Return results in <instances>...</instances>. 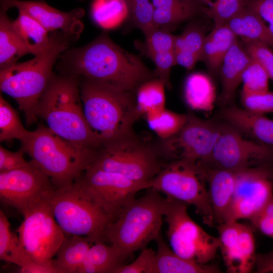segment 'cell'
Wrapping results in <instances>:
<instances>
[{"label":"cell","mask_w":273,"mask_h":273,"mask_svg":"<svg viewBox=\"0 0 273 273\" xmlns=\"http://www.w3.org/2000/svg\"><path fill=\"white\" fill-rule=\"evenodd\" d=\"M198 5H208L211 0H193Z\"/></svg>","instance_id":"f907efd6"},{"label":"cell","mask_w":273,"mask_h":273,"mask_svg":"<svg viewBox=\"0 0 273 273\" xmlns=\"http://www.w3.org/2000/svg\"><path fill=\"white\" fill-rule=\"evenodd\" d=\"M165 87L163 82L157 78L146 81L139 87L135 98L140 116L165 109Z\"/></svg>","instance_id":"d6a6232c"},{"label":"cell","mask_w":273,"mask_h":273,"mask_svg":"<svg viewBox=\"0 0 273 273\" xmlns=\"http://www.w3.org/2000/svg\"><path fill=\"white\" fill-rule=\"evenodd\" d=\"M90 14L100 27L109 30L120 26L130 15L127 0H93Z\"/></svg>","instance_id":"1f68e13d"},{"label":"cell","mask_w":273,"mask_h":273,"mask_svg":"<svg viewBox=\"0 0 273 273\" xmlns=\"http://www.w3.org/2000/svg\"><path fill=\"white\" fill-rule=\"evenodd\" d=\"M157 28L168 29L195 16L199 7L193 0H152Z\"/></svg>","instance_id":"d4e9b609"},{"label":"cell","mask_w":273,"mask_h":273,"mask_svg":"<svg viewBox=\"0 0 273 273\" xmlns=\"http://www.w3.org/2000/svg\"><path fill=\"white\" fill-rule=\"evenodd\" d=\"M167 162L159 147L144 142L133 132L101 147L90 166L148 183Z\"/></svg>","instance_id":"9c48e42d"},{"label":"cell","mask_w":273,"mask_h":273,"mask_svg":"<svg viewBox=\"0 0 273 273\" xmlns=\"http://www.w3.org/2000/svg\"><path fill=\"white\" fill-rule=\"evenodd\" d=\"M92 242L87 238L65 236L52 262L55 273H77Z\"/></svg>","instance_id":"cb8c5ba5"},{"label":"cell","mask_w":273,"mask_h":273,"mask_svg":"<svg viewBox=\"0 0 273 273\" xmlns=\"http://www.w3.org/2000/svg\"><path fill=\"white\" fill-rule=\"evenodd\" d=\"M272 159V147L244 139L240 132L230 125L221 126L211 155L200 163L210 168L238 171Z\"/></svg>","instance_id":"5bb4252c"},{"label":"cell","mask_w":273,"mask_h":273,"mask_svg":"<svg viewBox=\"0 0 273 273\" xmlns=\"http://www.w3.org/2000/svg\"><path fill=\"white\" fill-rule=\"evenodd\" d=\"M146 118L150 128L161 140H164L180 131L187 120L188 114H179L164 109L146 115Z\"/></svg>","instance_id":"e575fe53"},{"label":"cell","mask_w":273,"mask_h":273,"mask_svg":"<svg viewBox=\"0 0 273 273\" xmlns=\"http://www.w3.org/2000/svg\"><path fill=\"white\" fill-rule=\"evenodd\" d=\"M241 101L244 108L252 112L261 114L273 113V92H242Z\"/></svg>","instance_id":"b9f144b4"},{"label":"cell","mask_w":273,"mask_h":273,"mask_svg":"<svg viewBox=\"0 0 273 273\" xmlns=\"http://www.w3.org/2000/svg\"><path fill=\"white\" fill-rule=\"evenodd\" d=\"M1 6L8 10L16 8L37 21L49 32L60 31L79 37L83 25L81 21L84 10L80 8L68 12L55 9L43 0H1Z\"/></svg>","instance_id":"e0dca14e"},{"label":"cell","mask_w":273,"mask_h":273,"mask_svg":"<svg viewBox=\"0 0 273 273\" xmlns=\"http://www.w3.org/2000/svg\"><path fill=\"white\" fill-rule=\"evenodd\" d=\"M206 35L202 27L196 24H189L174 39V51H185L203 59V46Z\"/></svg>","instance_id":"d590c367"},{"label":"cell","mask_w":273,"mask_h":273,"mask_svg":"<svg viewBox=\"0 0 273 273\" xmlns=\"http://www.w3.org/2000/svg\"><path fill=\"white\" fill-rule=\"evenodd\" d=\"M174 52L175 63L185 68L192 69L196 63L200 61V58L195 54L185 51Z\"/></svg>","instance_id":"681fc988"},{"label":"cell","mask_w":273,"mask_h":273,"mask_svg":"<svg viewBox=\"0 0 273 273\" xmlns=\"http://www.w3.org/2000/svg\"><path fill=\"white\" fill-rule=\"evenodd\" d=\"M145 37L144 50L149 57L155 53L174 51L175 35L168 29L156 28Z\"/></svg>","instance_id":"ab89813d"},{"label":"cell","mask_w":273,"mask_h":273,"mask_svg":"<svg viewBox=\"0 0 273 273\" xmlns=\"http://www.w3.org/2000/svg\"><path fill=\"white\" fill-rule=\"evenodd\" d=\"M149 189L129 202L106 229L105 242L116 247L124 259L147 247L161 233L166 198L159 191Z\"/></svg>","instance_id":"8992f818"},{"label":"cell","mask_w":273,"mask_h":273,"mask_svg":"<svg viewBox=\"0 0 273 273\" xmlns=\"http://www.w3.org/2000/svg\"><path fill=\"white\" fill-rule=\"evenodd\" d=\"M78 38L62 31L53 32L49 45L41 53L31 60L0 70L1 90L17 102L27 126L37 122V107L53 75L55 64Z\"/></svg>","instance_id":"7a4b0ae2"},{"label":"cell","mask_w":273,"mask_h":273,"mask_svg":"<svg viewBox=\"0 0 273 273\" xmlns=\"http://www.w3.org/2000/svg\"><path fill=\"white\" fill-rule=\"evenodd\" d=\"M243 45L250 56L257 61L273 81V51L266 43L259 41L243 40Z\"/></svg>","instance_id":"60d3db41"},{"label":"cell","mask_w":273,"mask_h":273,"mask_svg":"<svg viewBox=\"0 0 273 273\" xmlns=\"http://www.w3.org/2000/svg\"><path fill=\"white\" fill-rule=\"evenodd\" d=\"M31 131L22 123L17 111L2 96H0V141L14 139L21 142L28 137Z\"/></svg>","instance_id":"836d02e7"},{"label":"cell","mask_w":273,"mask_h":273,"mask_svg":"<svg viewBox=\"0 0 273 273\" xmlns=\"http://www.w3.org/2000/svg\"><path fill=\"white\" fill-rule=\"evenodd\" d=\"M78 80L73 76L53 73L37 105L36 116L61 138L97 150L101 146L85 117Z\"/></svg>","instance_id":"3957f363"},{"label":"cell","mask_w":273,"mask_h":273,"mask_svg":"<svg viewBox=\"0 0 273 273\" xmlns=\"http://www.w3.org/2000/svg\"><path fill=\"white\" fill-rule=\"evenodd\" d=\"M256 272L273 273V248L265 254H256L255 265Z\"/></svg>","instance_id":"c3c4849f"},{"label":"cell","mask_w":273,"mask_h":273,"mask_svg":"<svg viewBox=\"0 0 273 273\" xmlns=\"http://www.w3.org/2000/svg\"><path fill=\"white\" fill-rule=\"evenodd\" d=\"M221 126L188 114L187 120L173 136L161 140L159 148L167 161L183 159L203 162L211 155Z\"/></svg>","instance_id":"9a60e30c"},{"label":"cell","mask_w":273,"mask_h":273,"mask_svg":"<svg viewBox=\"0 0 273 273\" xmlns=\"http://www.w3.org/2000/svg\"><path fill=\"white\" fill-rule=\"evenodd\" d=\"M8 10L1 6L0 11V70L17 63L30 52L14 29L7 15Z\"/></svg>","instance_id":"83f0119b"},{"label":"cell","mask_w":273,"mask_h":273,"mask_svg":"<svg viewBox=\"0 0 273 273\" xmlns=\"http://www.w3.org/2000/svg\"><path fill=\"white\" fill-rule=\"evenodd\" d=\"M155 241L157 251L149 273H217L214 265L201 264L182 258L170 248L160 233Z\"/></svg>","instance_id":"7402d4cb"},{"label":"cell","mask_w":273,"mask_h":273,"mask_svg":"<svg viewBox=\"0 0 273 273\" xmlns=\"http://www.w3.org/2000/svg\"><path fill=\"white\" fill-rule=\"evenodd\" d=\"M156 251L149 248L141 250L138 257L131 263L122 264L115 273H149Z\"/></svg>","instance_id":"ee69618b"},{"label":"cell","mask_w":273,"mask_h":273,"mask_svg":"<svg viewBox=\"0 0 273 273\" xmlns=\"http://www.w3.org/2000/svg\"><path fill=\"white\" fill-rule=\"evenodd\" d=\"M21 142V149L51 180L55 189L68 186L92 164L99 150L89 149L39 126Z\"/></svg>","instance_id":"277c9868"},{"label":"cell","mask_w":273,"mask_h":273,"mask_svg":"<svg viewBox=\"0 0 273 273\" xmlns=\"http://www.w3.org/2000/svg\"><path fill=\"white\" fill-rule=\"evenodd\" d=\"M237 37L259 41L273 48V37L262 19L247 6L226 24Z\"/></svg>","instance_id":"4316f807"},{"label":"cell","mask_w":273,"mask_h":273,"mask_svg":"<svg viewBox=\"0 0 273 273\" xmlns=\"http://www.w3.org/2000/svg\"><path fill=\"white\" fill-rule=\"evenodd\" d=\"M124 260L116 247L99 241L92 244L77 273H115Z\"/></svg>","instance_id":"484cf974"},{"label":"cell","mask_w":273,"mask_h":273,"mask_svg":"<svg viewBox=\"0 0 273 273\" xmlns=\"http://www.w3.org/2000/svg\"><path fill=\"white\" fill-rule=\"evenodd\" d=\"M246 6L267 23V26L273 37V0H248Z\"/></svg>","instance_id":"7dc6e473"},{"label":"cell","mask_w":273,"mask_h":273,"mask_svg":"<svg viewBox=\"0 0 273 273\" xmlns=\"http://www.w3.org/2000/svg\"><path fill=\"white\" fill-rule=\"evenodd\" d=\"M63 74L134 93L144 82L155 78L136 55L116 44L106 32L81 47L67 50L59 57Z\"/></svg>","instance_id":"6da1fadb"},{"label":"cell","mask_w":273,"mask_h":273,"mask_svg":"<svg viewBox=\"0 0 273 273\" xmlns=\"http://www.w3.org/2000/svg\"><path fill=\"white\" fill-rule=\"evenodd\" d=\"M78 1H80V2H83L84 0H77Z\"/></svg>","instance_id":"816d5d0a"},{"label":"cell","mask_w":273,"mask_h":273,"mask_svg":"<svg viewBox=\"0 0 273 273\" xmlns=\"http://www.w3.org/2000/svg\"><path fill=\"white\" fill-rule=\"evenodd\" d=\"M216 228L219 240V249L227 271L242 273L251 254V245L248 237L241 231V223L227 221Z\"/></svg>","instance_id":"ac0fdd59"},{"label":"cell","mask_w":273,"mask_h":273,"mask_svg":"<svg viewBox=\"0 0 273 273\" xmlns=\"http://www.w3.org/2000/svg\"><path fill=\"white\" fill-rule=\"evenodd\" d=\"M149 58L155 65V70L154 71L155 77L162 80L167 88H170V70L172 67L175 65L174 52L155 53Z\"/></svg>","instance_id":"7bdbcfd3"},{"label":"cell","mask_w":273,"mask_h":273,"mask_svg":"<svg viewBox=\"0 0 273 273\" xmlns=\"http://www.w3.org/2000/svg\"><path fill=\"white\" fill-rule=\"evenodd\" d=\"M237 39L225 24L214 27L211 32L206 35L202 61L205 62L211 73L214 74L219 71L226 54Z\"/></svg>","instance_id":"f1b7e54d"},{"label":"cell","mask_w":273,"mask_h":273,"mask_svg":"<svg viewBox=\"0 0 273 273\" xmlns=\"http://www.w3.org/2000/svg\"><path fill=\"white\" fill-rule=\"evenodd\" d=\"M47 201L66 236L86 237L93 243L105 241L111 220L87 195L78 179L68 186L55 189Z\"/></svg>","instance_id":"52a82bcc"},{"label":"cell","mask_w":273,"mask_h":273,"mask_svg":"<svg viewBox=\"0 0 273 273\" xmlns=\"http://www.w3.org/2000/svg\"><path fill=\"white\" fill-rule=\"evenodd\" d=\"M23 216L17 229L21 245L34 262L53 269L52 260L66 235L55 219L47 199Z\"/></svg>","instance_id":"8fae6325"},{"label":"cell","mask_w":273,"mask_h":273,"mask_svg":"<svg viewBox=\"0 0 273 273\" xmlns=\"http://www.w3.org/2000/svg\"><path fill=\"white\" fill-rule=\"evenodd\" d=\"M251 59L243 44L237 39L226 54L219 70L222 83L220 97L223 102L233 100Z\"/></svg>","instance_id":"603a6c76"},{"label":"cell","mask_w":273,"mask_h":273,"mask_svg":"<svg viewBox=\"0 0 273 273\" xmlns=\"http://www.w3.org/2000/svg\"><path fill=\"white\" fill-rule=\"evenodd\" d=\"M80 94L86 121L101 147L134 132L140 116L133 93L85 80Z\"/></svg>","instance_id":"5b68a950"},{"label":"cell","mask_w":273,"mask_h":273,"mask_svg":"<svg viewBox=\"0 0 273 273\" xmlns=\"http://www.w3.org/2000/svg\"><path fill=\"white\" fill-rule=\"evenodd\" d=\"M273 172L263 166L237 171L235 190L225 222L250 219L273 198Z\"/></svg>","instance_id":"2e32d148"},{"label":"cell","mask_w":273,"mask_h":273,"mask_svg":"<svg viewBox=\"0 0 273 273\" xmlns=\"http://www.w3.org/2000/svg\"><path fill=\"white\" fill-rule=\"evenodd\" d=\"M55 189L49 177L31 161L24 167L0 172L1 201L23 216L46 200Z\"/></svg>","instance_id":"4fadbf2b"},{"label":"cell","mask_w":273,"mask_h":273,"mask_svg":"<svg viewBox=\"0 0 273 273\" xmlns=\"http://www.w3.org/2000/svg\"><path fill=\"white\" fill-rule=\"evenodd\" d=\"M165 198L163 216L167 224L166 236L170 248L184 259L208 264L219 249L218 237L208 234L192 219L187 204Z\"/></svg>","instance_id":"30bf717a"},{"label":"cell","mask_w":273,"mask_h":273,"mask_svg":"<svg viewBox=\"0 0 273 273\" xmlns=\"http://www.w3.org/2000/svg\"><path fill=\"white\" fill-rule=\"evenodd\" d=\"M132 21L146 36L156 27L153 21L152 0H127Z\"/></svg>","instance_id":"f35d334b"},{"label":"cell","mask_w":273,"mask_h":273,"mask_svg":"<svg viewBox=\"0 0 273 273\" xmlns=\"http://www.w3.org/2000/svg\"><path fill=\"white\" fill-rule=\"evenodd\" d=\"M269 79L262 65L251 57L242 75L243 86L242 92L259 93L268 91Z\"/></svg>","instance_id":"8d00e7d4"},{"label":"cell","mask_w":273,"mask_h":273,"mask_svg":"<svg viewBox=\"0 0 273 273\" xmlns=\"http://www.w3.org/2000/svg\"><path fill=\"white\" fill-rule=\"evenodd\" d=\"M24 152L21 150L12 152L0 146V172L11 171L28 165L24 157Z\"/></svg>","instance_id":"bcb514c9"},{"label":"cell","mask_w":273,"mask_h":273,"mask_svg":"<svg viewBox=\"0 0 273 273\" xmlns=\"http://www.w3.org/2000/svg\"><path fill=\"white\" fill-rule=\"evenodd\" d=\"M184 97L192 109L211 111L215 99V88L212 79L200 72L190 74L185 82Z\"/></svg>","instance_id":"f546056e"},{"label":"cell","mask_w":273,"mask_h":273,"mask_svg":"<svg viewBox=\"0 0 273 273\" xmlns=\"http://www.w3.org/2000/svg\"><path fill=\"white\" fill-rule=\"evenodd\" d=\"M18 12L17 18L12 21L14 29L30 53L36 56L48 47L51 35L35 19L22 11Z\"/></svg>","instance_id":"4dcf8cb0"},{"label":"cell","mask_w":273,"mask_h":273,"mask_svg":"<svg viewBox=\"0 0 273 273\" xmlns=\"http://www.w3.org/2000/svg\"><path fill=\"white\" fill-rule=\"evenodd\" d=\"M0 259L19 266L26 273H55L53 269L34 262L21 245L18 235L11 230L10 222L0 211Z\"/></svg>","instance_id":"44dd1931"},{"label":"cell","mask_w":273,"mask_h":273,"mask_svg":"<svg viewBox=\"0 0 273 273\" xmlns=\"http://www.w3.org/2000/svg\"><path fill=\"white\" fill-rule=\"evenodd\" d=\"M166 197L194 206L205 224L215 221L203 165L199 162L178 159L168 161L147 184Z\"/></svg>","instance_id":"ba28073f"},{"label":"cell","mask_w":273,"mask_h":273,"mask_svg":"<svg viewBox=\"0 0 273 273\" xmlns=\"http://www.w3.org/2000/svg\"><path fill=\"white\" fill-rule=\"evenodd\" d=\"M250 220L261 233L273 238V198Z\"/></svg>","instance_id":"f6af8a7d"},{"label":"cell","mask_w":273,"mask_h":273,"mask_svg":"<svg viewBox=\"0 0 273 273\" xmlns=\"http://www.w3.org/2000/svg\"><path fill=\"white\" fill-rule=\"evenodd\" d=\"M92 200L108 216L111 222L147 183L130 180L112 172L89 166L78 178Z\"/></svg>","instance_id":"7c38bea8"},{"label":"cell","mask_w":273,"mask_h":273,"mask_svg":"<svg viewBox=\"0 0 273 273\" xmlns=\"http://www.w3.org/2000/svg\"><path fill=\"white\" fill-rule=\"evenodd\" d=\"M248 0H215L207 11L214 27L225 25L246 7Z\"/></svg>","instance_id":"74e56055"},{"label":"cell","mask_w":273,"mask_h":273,"mask_svg":"<svg viewBox=\"0 0 273 273\" xmlns=\"http://www.w3.org/2000/svg\"><path fill=\"white\" fill-rule=\"evenodd\" d=\"M203 166L215 223L219 224L225 222L235 190L237 171Z\"/></svg>","instance_id":"d6986e66"},{"label":"cell","mask_w":273,"mask_h":273,"mask_svg":"<svg viewBox=\"0 0 273 273\" xmlns=\"http://www.w3.org/2000/svg\"><path fill=\"white\" fill-rule=\"evenodd\" d=\"M221 115L229 124L239 132L249 135L260 143L273 147V120L263 114L235 107L226 108Z\"/></svg>","instance_id":"ffe728a7"}]
</instances>
